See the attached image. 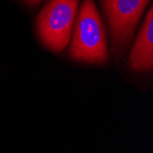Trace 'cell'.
<instances>
[{"instance_id": "1", "label": "cell", "mask_w": 153, "mask_h": 153, "mask_svg": "<svg viewBox=\"0 0 153 153\" xmlns=\"http://www.w3.org/2000/svg\"><path fill=\"white\" fill-rule=\"evenodd\" d=\"M70 55L73 59L91 63L107 60V43L105 26L94 0L82 2L75 19Z\"/></svg>"}, {"instance_id": "2", "label": "cell", "mask_w": 153, "mask_h": 153, "mask_svg": "<svg viewBox=\"0 0 153 153\" xmlns=\"http://www.w3.org/2000/svg\"><path fill=\"white\" fill-rule=\"evenodd\" d=\"M79 0H51L37 18V31L44 45L63 51L71 39Z\"/></svg>"}, {"instance_id": "3", "label": "cell", "mask_w": 153, "mask_h": 153, "mask_svg": "<svg viewBox=\"0 0 153 153\" xmlns=\"http://www.w3.org/2000/svg\"><path fill=\"white\" fill-rule=\"evenodd\" d=\"M107 18L112 49L118 55L128 46L149 0H101Z\"/></svg>"}, {"instance_id": "4", "label": "cell", "mask_w": 153, "mask_h": 153, "mask_svg": "<svg viewBox=\"0 0 153 153\" xmlns=\"http://www.w3.org/2000/svg\"><path fill=\"white\" fill-rule=\"evenodd\" d=\"M128 65L136 72H148L153 66V7H149L129 54Z\"/></svg>"}, {"instance_id": "5", "label": "cell", "mask_w": 153, "mask_h": 153, "mask_svg": "<svg viewBox=\"0 0 153 153\" xmlns=\"http://www.w3.org/2000/svg\"><path fill=\"white\" fill-rule=\"evenodd\" d=\"M25 1H26L27 3L30 4V5H35V4H37V3L40 2L41 0H25Z\"/></svg>"}]
</instances>
